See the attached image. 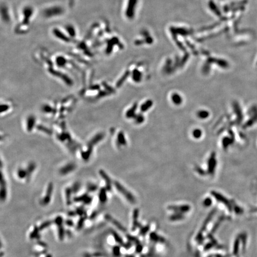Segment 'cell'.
<instances>
[{
	"instance_id": "obj_46",
	"label": "cell",
	"mask_w": 257,
	"mask_h": 257,
	"mask_svg": "<svg viewBox=\"0 0 257 257\" xmlns=\"http://www.w3.org/2000/svg\"><path fill=\"white\" fill-rule=\"evenodd\" d=\"M47 257H51V255H48Z\"/></svg>"
},
{
	"instance_id": "obj_18",
	"label": "cell",
	"mask_w": 257,
	"mask_h": 257,
	"mask_svg": "<svg viewBox=\"0 0 257 257\" xmlns=\"http://www.w3.org/2000/svg\"><path fill=\"white\" fill-rule=\"evenodd\" d=\"M234 111L236 114V115L238 117V120L239 122L242 121V111L240 110V107L239 105V104H238L237 103H234Z\"/></svg>"
},
{
	"instance_id": "obj_8",
	"label": "cell",
	"mask_w": 257,
	"mask_h": 257,
	"mask_svg": "<svg viewBox=\"0 0 257 257\" xmlns=\"http://www.w3.org/2000/svg\"><path fill=\"white\" fill-rule=\"evenodd\" d=\"M99 173L100 175H101V176L102 177L103 179L104 180V181L105 182V184H106L105 188L107 189V190L109 191H111V189H112V186H111V180L110 179V177L103 170H100L99 171Z\"/></svg>"
},
{
	"instance_id": "obj_24",
	"label": "cell",
	"mask_w": 257,
	"mask_h": 257,
	"mask_svg": "<svg viewBox=\"0 0 257 257\" xmlns=\"http://www.w3.org/2000/svg\"><path fill=\"white\" fill-rule=\"evenodd\" d=\"M129 75V73L126 72L122 77H121L120 79L117 81V82L116 83V87L117 88H120L121 85H123V83H124V82L126 81V79H127V76Z\"/></svg>"
},
{
	"instance_id": "obj_44",
	"label": "cell",
	"mask_w": 257,
	"mask_h": 257,
	"mask_svg": "<svg viewBox=\"0 0 257 257\" xmlns=\"http://www.w3.org/2000/svg\"><path fill=\"white\" fill-rule=\"evenodd\" d=\"M113 236H114V238H115V239H116V240L117 241V242H119V243H120L121 242V239H120V237H119V236L116 234V232H113Z\"/></svg>"
},
{
	"instance_id": "obj_22",
	"label": "cell",
	"mask_w": 257,
	"mask_h": 257,
	"mask_svg": "<svg viewBox=\"0 0 257 257\" xmlns=\"http://www.w3.org/2000/svg\"><path fill=\"white\" fill-rule=\"evenodd\" d=\"M17 174L18 177L21 178V179H22V178H26L27 176L26 170H25L21 168L18 169Z\"/></svg>"
},
{
	"instance_id": "obj_38",
	"label": "cell",
	"mask_w": 257,
	"mask_h": 257,
	"mask_svg": "<svg viewBox=\"0 0 257 257\" xmlns=\"http://www.w3.org/2000/svg\"><path fill=\"white\" fill-rule=\"evenodd\" d=\"M63 218L61 216H58L54 220L55 223L58 226H62V223H63Z\"/></svg>"
},
{
	"instance_id": "obj_23",
	"label": "cell",
	"mask_w": 257,
	"mask_h": 257,
	"mask_svg": "<svg viewBox=\"0 0 257 257\" xmlns=\"http://www.w3.org/2000/svg\"><path fill=\"white\" fill-rule=\"evenodd\" d=\"M42 111L46 113H55V110L53 109L52 107L48 105H44L42 106Z\"/></svg>"
},
{
	"instance_id": "obj_29",
	"label": "cell",
	"mask_w": 257,
	"mask_h": 257,
	"mask_svg": "<svg viewBox=\"0 0 257 257\" xmlns=\"http://www.w3.org/2000/svg\"><path fill=\"white\" fill-rule=\"evenodd\" d=\"M222 142H223V147H224V148H227V147L228 145H230V144H232V140L231 139H230L229 138L226 137V138H224L223 139Z\"/></svg>"
},
{
	"instance_id": "obj_10",
	"label": "cell",
	"mask_w": 257,
	"mask_h": 257,
	"mask_svg": "<svg viewBox=\"0 0 257 257\" xmlns=\"http://www.w3.org/2000/svg\"><path fill=\"white\" fill-rule=\"evenodd\" d=\"M36 119L33 116H30L27 117L26 121V127L28 132H31L35 125Z\"/></svg>"
},
{
	"instance_id": "obj_43",
	"label": "cell",
	"mask_w": 257,
	"mask_h": 257,
	"mask_svg": "<svg viewBox=\"0 0 257 257\" xmlns=\"http://www.w3.org/2000/svg\"><path fill=\"white\" fill-rule=\"evenodd\" d=\"M76 213L79 216H83L84 214V209L83 208H77L76 210Z\"/></svg>"
},
{
	"instance_id": "obj_39",
	"label": "cell",
	"mask_w": 257,
	"mask_h": 257,
	"mask_svg": "<svg viewBox=\"0 0 257 257\" xmlns=\"http://www.w3.org/2000/svg\"><path fill=\"white\" fill-rule=\"evenodd\" d=\"M10 108V106L8 105L7 104H1V113H3L4 112H6L7 111H8L9 109Z\"/></svg>"
},
{
	"instance_id": "obj_2",
	"label": "cell",
	"mask_w": 257,
	"mask_h": 257,
	"mask_svg": "<svg viewBox=\"0 0 257 257\" xmlns=\"http://www.w3.org/2000/svg\"><path fill=\"white\" fill-rule=\"evenodd\" d=\"M48 71H49V73H51L52 75L61 79L63 80V82L66 84H67L69 86H71L73 85V81L71 80L67 75L60 72V71H57V70L54 69L52 67H49V68L48 69Z\"/></svg>"
},
{
	"instance_id": "obj_32",
	"label": "cell",
	"mask_w": 257,
	"mask_h": 257,
	"mask_svg": "<svg viewBox=\"0 0 257 257\" xmlns=\"http://www.w3.org/2000/svg\"><path fill=\"white\" fill-rule=\"evenodd\" d=\"M110 94H111L110 93H109L108 91H107L106 90L105 91H99V92L98 93L97 98H102V97L107 96V95H110Z\"/></svg>"
},
{
	"instance_id": "obj_45",
	"label": "cell",
	"mask_w": 257,
	"mask_h": 257,
	"mask_svg": "<svg viewBox=\"0 0 257 257\" xmlns=\"http://www.w3.org/2000/svg\"><path fill=\"white\" fill-rule=\"evenodd\" d=\"M66 224L69 226H73V222L71 220H67L66 221Z\"/></svg>"
},
{
	"instance_id": "obj_9",
	"label": "cell",
	"mask_w": 257,
	"mask_h": 257,
	"mask_svg": "<svg viewBox=\"0 0 257 257\" xmlns=\"http://www.w3.org/2000/svg\"><path fill=\"white\" fill-rule=\"evenodd\" d=\"M1 199L2 201H5L7 198V188H6V182L4 179L3 173L1 174Z\"/></svg>"
},
{
	"instance_id": "obj_17",
	"label": "cell",
	"mask_w": 257,
	"mask_h": 257,
	"mask_svg": "<svg viewBox=\"0 0 257 257\" xmlns=\"http://www.w3.org/2000/svg\"><path fill=\"white\" fill-rule=\"evenodd\" d=\"M153 102L151 100H148L146 101L145 103L143 104L140 107V111L142 112H145L149 108H151V106L152 105Z\"/></svg>"
},
{
	"instance_id": "obj_42",
	"label": "cell",
	"mask_w": 257,
	"mask_h": 257,
	"mask_svg": "<svg viewBox=\"0 0 257 257\" xmlns=\"http://www.w3.org/2000/svg\"><path fill=\"white\" fill-rule=\"evenodd\" d=\"M89 89L91 90H92V91H98L100 89V86L98 85H92L89 87Z\"/></svg>"
},
{
	"instance_id": "obj_14",
	"label": "cell",
	"mask_w": 257,
	"mask_h": 257,
	"mask_svg": "<svg viewBox=\"0 0 257 257\" xmlns=\"http://www.w3.org/2000/svg\"><path fill=\"white\" fill-rule=\"evenodd\" d=\"M36 164L34 162H31L29 164L27 167L26 171H27V180H29V178L31 177V176L32 174V173H33V171L35 170L36 168Z\"/></svg>"
},
{
	"instance_id": "obj_19",
	"label": "cell",
	"mask_w": 257,
	"mask_h": 257,
	"mask_svg": "<svg viewBox=\"0 0 257 257\" xmlns=\"http://www.w3.org/2000/svg\"><path fill=\"white\" fill-rule=\"evenodd\" d=\"M37 129L38 130L44 132V133H45L47 134L51 135L53 133L52 130H51V129H50V128H48V127H45L44 126H42L41 125H38L37 126Z\"/></svg>"
},
{
	"instance_id": "obj_37",
	"label": "cell",
	"mask_w": 257,
	"mask_h": 257,
	"mask_svg": "<svg viewBox=\"0 0 257 257\" xmlns=\"http://www.w3.org/2000/svg\"><path fill=\"white\" fill-rule=\"evenodd\" d=\"M51 224V221H47L45 222H44V223H42L40 227H39V230H42L44 229V228L49 227L50 225Z\"/></svg>"
},
{
	"instance_id": "obj_13",
	"label": "cell",
	"mask_w": 257,
	"mask_h": 257,
	"mask_svg": "<svg viewBox=\"0 0 257 257\" xmlns=\"http://www.w3.org/2000/svg\"><path fill=\"white\" fill-rule=\"evenodd\" d=\"M88 149L86 150V151H82L81 153L82 158L85 161H88L90 158V156L92 152L93 148L91 147V146H88Z\"/></svg>"
},
{
	"instance_id": "obj_20",
	"label": "cell",
	"mask_w": 257,
	"mask_h": 257,
	"mask_svg": "<svg viewBox=\"0 0 257 257\" xmlns=\"http://www.w3.org/2000/svg\"><path fill=\"white\" fill-rule=\"evenodd\" d=\"M71 193H72V190H71V188H67L66 189L65 194L66 198V202L68 205H70L71 203Z\"/></svg>"
},
{
	"instance_id": "obj_5",
	"label": "cell",
	"mask_w": 257,
	"mask_h": 257,
	"mask_svg": "<svg viewBox=\"0 0 257 257\" xmlns=\"http://www.w3.org/2000/svg\"><path fill=\"white\" fill-rule=\"evenodd\" d=\"M217 165V160L216 158V154L212 152L208 162V172L211 174H213L215 171L216 167Z\"/></svg>"
},
{
	"instance_id": "obj_28",
	"label": "cell",
	"mask_w": 257,
	"mask_h": 257,
	"mask_svg": "<svg viewBox=\"0 0 257 257\" xmlns=\"http://www.w3.org/2000/svg\"><path fill=\"white\" fill-rule=\"evenodd\" d=\"M198 116L201 119H206L209 116V113L206 111H200L198 113Z\"/></svg>"
},
{
	"instance_id": "obj_1",
	"label": "cell",
	"mask_w": 257,
	"mask_h": 257,
	"mask_svg": "<svg viewBox=\"0 0 257 257\" xmlns=\"http://www.w3.org/2000/svg\"><path fill=\"white\" fill-rule=\"evenodd\" d=\"M21 19L20 23V25L18 26V28H19L18 30H20V29L22 27L23 25H25V28L29 27L30 25V21L31 18L32 17L33 14V9L31 7H26L23 9L22 12H21Z\"/></svg>"
},
{
	"instance_id": "obj_3",
	"label": "cell",
	"mask_w": 257,
	"mask_h": 257,
	"mask_svg": "<svg viewBox=\"0 0 257 257\" xmlns=\"http://www.w3.org/2000/svg\"><path fill=\"white\" fill-rule=\"evenodd\" d=\"M114 184L117 190L120 192L121 194H123L127 199H128V201L131 202L134 201V198L133 197L132 194L129 192H128L120 183H119L117 181H115Z\"/></svg>"
},
{
	"instance_id": "obj_30",
	"label": "cell",
	"mask_w": 257,
	"mask_h": 257,
	"mask_svg": "<svg viewBox=\"0 0 257 257\" xmlns=\"http://www.w3.org/2000/svg\"><path fill=\"white\" fill-rule=\"evenodd\" d=\"M81 188V183L79 182H75L71 187V190H72L73 193H76Z\"/></svg>"
},
{
	"instance_id": "obj_31",
	"label": "cell",
	"mask_w": 257,
	"mask_h": 257,
	"mask_svg": "<svg viewBox=\"0 0 257 257\" xmlns=\"http://www.w3.org/2000/svg\"><path fill=\"white\" fill-rule=\"evenodd\" d=\"M134 120L135 122L138 123V124H140L141 123H142L143 121H144V117L141 114H139V115H136L134 116Z\"/></svg>"
},
{
	"instance_id": "obj_6",
	"label": "cell",
	"mask_w": 257,
	"mask_h": 257,
	"mask_svg": "<svg viewBox=\"0 0 257 257\" xmlns=\"http://www.w3.org/2000/svg\"><path fill=\"white\" fill-rule=\"evenodd\" d=\"M76 166L75 165V164L74 163H69L66 165L64 166V167H63L62 168H61V169L60 170V173L61 175H66V174H68L72 172L73 171H74L76 168Z\"/></svg>"
},
{
	"instance_id": "obj_27",
	"label": "cell",
	"mask_w": 257,
	"mask_h": 257,
	"mask_svg": "<svg viewBox=\"0 0 257 257\" xmlns=\"http://www.w3.org/2000/svg\"><path fill=\"white\" fill-rule=\"evenodd\" d=\"M87 189L91 192H95L98 189V186L93 183H89L87 186Z\"/></svg>"
},
{
	"instance_id": "obj_4",
	"label": "cell",
	"mask_w": 257,
	"mask_h": 257,
	"mask_svg": "<svg viewBox=\"0 0 257 257\" xmlns=\"http://www.w3.org/2000/svg\"><path fill=\"white\" fill-rule=\"evenodd\" d=\"M53 184L52 183H49L48 188H47V192L45 197L44 198V199H42V204L44 205H46L47 204H48L51 201V195L53 191Z\"/></svg>"
},
{
	"instance_id": "obj_36",
	"label": "cell",
	"mask_w": 257,
	"mask_h": 257,
	"mask_svg": "<svg viewBox=\"0 0 257 257\" xmlns=\"http://www.w3.org/2000/svg\"><path fill=\"white\" fill-rule=\"evenodd\" d=\"M140 75L138 71L135 70L133 75V79L135 82H139L140 81Z\"/></svg>"
},
{
	"instance_id": "obj_41",
	"label": "cell",
	"mask_w": 257,
	"mask_h": 257,
	"mask_svg": "<svg viewBox=\"0 0 257 257\" xmlns=\"http://www.w3.org/2000/svg\"><path fill=\"white\" fill-rule=\"evenodd\" d=\"M113 253L115 256H118L120 254V248L119 246H114L113 248Z\"/></svg>"
},
{
	"instance_id": "obj_26",
	"label": "cell",
	"mask_w": 257,
	"mask_h": 257,
	"mask_svg": "<svg viewBox=\"0 0 257 257\" xmlns=\"http://www.w3.org/2000/svg\"><path fill=\"white\" fill-rule=\"evenodd\" d=\"M102 85L105 88V89L107 91H108L109 93H110V94H114V93H115V90H114L112 87H111L110 86H109L106 82H103L102 83Z\"/></svg>"
},
{
	"instance_id": "obj_40",
	"label": "cell",
	"mask_w": 257,
	"mask_h": 257,
	"mask_svg": "<svg viewBox=\"0 0 257 257\" xmlns=\"http://www.w3.org/2000/svg\"><path fill=\"white\" fill-rule=\"evenodd\" d=\"M85 220V217H82L81 218V219L79 220V221L78 224H77V229H81V228L82 227V226H83V225L84 224Z\"/></svg>"
},
{
	"instance_id": "obj_33",
	"label": "cell",
	"mask_w": 257,
	"mask_h": 257,
	"mask_svg": "<svg viewBox=\"0 0 257 257\" xmlns=\"http://www.w3.org/2000/svg\"><path fill=\"white\" fill-rule=\"evenodd\" d=\"M59 239L61 240H62L64 239V234H65V233H64V228H63V227L62 226H59Z\"/></svg>"
},
{
	"instance_id": "obj_25",
	"label": "cell",
	"mask_w": 257,
	"mask_h": 257,
	"mask_svg": "<svg viewBox=\"0 0 257 257\" xmlns=\"http://www.w3.org/2000/svg\"><path fill=\"white\" fill-rule=\"evenodd\" d=\"M89 195L87 194H85L81 196H76L75 198H74V201L75 202H82L83 203V202L85 201V199H87V198L88 196Z\"/></svg>"
},
{
	"instance_id": "obj_21",
	"label": "cell",
	"mask_w": 257,
	"mask_h": 257,
	"mask_svg": "<svg viewBox=\"0 0 257 257\" xmlns=\"http://www.w3.org/2000/svg\"><path fill=\"white\" fill-rule=\"evenodd\" d=\"M171 99L173 102L176 105H179L182 103V98L178 94H173L171 97Z\"/></svg>"
},
{
	"instance_id": "obj_11",
	"label": "cell",
	"mask_w": 257,
	"mask_h": 257,
	"mask_svg": "<svg viewBox=\"0 0 257 257\" xmlns=\"http://www.w3.org/2000/svg\"><path fill=\"white\" fill-rule=\"evenodd\" d=\"M107 189L105 188H102L99 190L98 198L99 199V201L101 203L104 204L107 202Z\"/></svg>"
},
{
	"instance_id": "obj_12",
	"label": "cell",
	"mask_w": 257,
	"mask_h": 257,
	"mask_svg": "<svg viewBox=\"0 0 257 257\" xmlns=\"http://www.w3.org/2000/svg\"><path fill=\"white\" fill-rule=\"evenodd\" d=\"M137 107H138L137 104L135 103V104H133V105L131 107V108L129 110H128L127 111V112L126 113V116L127 118L130 119V118L134 117V116H136L135 112H136V110Z\"/></svg>"
},
{
	"instance_id": "obj_35",
	"label": "cell",
	"mask_w": 257,
	"mask_h": 257,
	"mask_svg": "<svg viewBox=\"0 0 257 257\" xmlns=\"http://www.w3.org/2000/svg\"><path fill=\"white\" fill-rule=\"evenodd\" d=\"M193 136L196 139H199L202 136V131L199 129H195L193 132Z\"/></svg>"
},
{
	"instance_id": "obj_7",
	"label": "cell",
	"mask_w": 257,
	"mask_h": 257,
	"mask_svg": "<svg viewBox=\"0 0 257 257\" xmlns=\"http://www.w3.org/2000/svg\"><path fill=\"white\" fill-rule=\"evenodd\" d=\"M104 136L105 134L104 133H98L89 141L88 144V146H91L93 148V146L97 145L99 142L101 141L104 139Z\"/></svg>"
},
{
	"instance_id": "obj_16",
	"label": "cell",
	"mask_w": 257,
	"mask_h": 257,
	"mask_svg": "<svg viewBox=\"0 0 257 257\" xmlns=\"http://www.w3.org/2000/svg\"><path fill=\"white\" fill-rule=\"evenodd\" d=\"M105 217L106 220L110 221L111 223H113V224L115 225L117 228H119V229H120L121 230H124L123 227L120 224V223L118 222V221H117L115 219H114L111 216L109 215V214H107V215H105Z\"/></svg>"
},
{
	"instance_id": "obj_34",
	"label": "cell",
	"mask_w": 257,
	"mask_h": 257,
	"mask_svg": "<svg viewBox=\"0 0 257 257\" xmlns=\"http://www.w3.org/2000/svg\"><path fill=\"white\" fill-rule=\"evenodd\" d=\"M39 228H38L37 227H35L33 231L30 234L31 239H34L37 236V235L38 234V233H39Z\"/></svg>"
},
{
	"instance_id": "obj_15",
	"label": "cell",
	"mask_w": 257,
	"mask_h": 257,
	"mask_svg": "<svg viewBox=\"0 0 257 257\" xmlns=\"http://www.w3.org/2000/svg\"><path fill=\"white\" fill-rule=\"evenodd\" d=\"M117 144L119 145H126L127 142L123 132H120L117 135Z\"/></svg>"
}]
</instances>
